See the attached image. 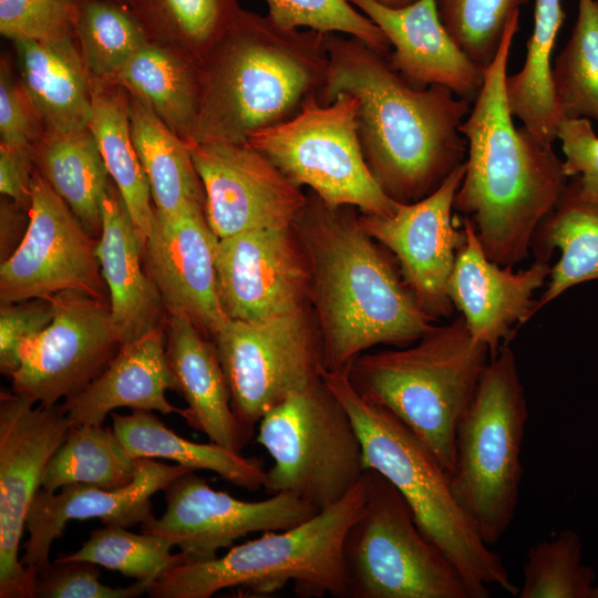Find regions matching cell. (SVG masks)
<instances>
[{
	"mask_svg": "<svg viewBox=\"0 0 598 598\" xmlns=\"http://www.w3.org/2000/svg\"><path fill=\"white\" fill-rule=\"evenodd\" d=\"M293 228L310 271L309 303L327 370L348 368L378 344L416 342L435 321L400 269L359 225L355 207L310 190Z\"/></svg>",
	"mask_w": 598,
	"mask_h": 598,
	"instance_id": "obj_2",
	"label": "cell"
},
{
	"mask_svg": "<svg viewBox=\"0 0 598 598\" xmlns=\"http://www.w3.org/2000/svg\"><path fill=\"white\" fill-rule=\"evenodd\" d=\"M29 225V210L9 197L0 203V257L8 259L22 241Z\"/></svg>",
	"mask_w": 598,
	"mask_h": 598,
	"instance_id": "obj_49",
	"label": "cell"
},
{
	"mask_svg": "<svg viewBox=\"0 0 598 598\" xmlns=\"http://www.w3.org/2000/svg\"><path fill=\"white\" fill-rule=\"evenodd\" d=\"M189 471L179 464L141 457L134 480L121 488L73 484L50 492L40 487L28 512L29 538L22 545L21 563L37 574L47 567L52 543L62 536L71 519L99 518L104 525L126 528L144 524L153 516L152 496Z\"/></svg>",
	"mask_w": 598,
	"mask_h": 598,
	"instance_id": "obj_22",
	"label": "cell"
},
{
	"mask_svg": "<svg viewBox=\"0 0 598 598\" xmlns=\"http://www.w3.org/2000/svg\"><path fill=\"white\" fill-rule=\"evenodd\" d=\"M100 566L85 560L55 559L39 570L34 598H135L147 594L151 585L135 581L127 587H111L99 580Z\"/></svg>",
	"mask_w": 598,
	"mask_h": 598,
	"instance_id": "obj_45",
	"label": "cell"
},
{
	"mask_svg": "<svg viewBox=\"0 0 598 598\" xmlns=\"http://www.w3.org/2000/svg\"><path fill=\"white\" fill-rule=\"evenodd\" d=\"M33 164L86 231L99 239L102 202L111 182L90 127L71 133L45 132L34 150Z\"/></svg>",
	"mask_w": 598,
	"mask_h": 598,
	"instance_id": "obj_31",
	"label": "cell"
},
{
	"mask_svg": "<svg viewBox=\"0 0 598 598\" xmlns=\"http://www.w3.org/2000/svg\"><path fill=\"white\" fill-rule=\"evenodd\" d=\"M327 34L282 29L267 16L240 9L202 62V105L192 143H247L251 134L298 113L323 84Z\"/></svg>",
	"mask_w": 598,
	"mask_h": 598,
	"instance_id": "obj_4",
	"label": "cell"
},
{
	"mask_svg": "<svg viewBox=\"0 0 598 598\" xmlns=\"http://www.w3.org/2000/svg\"><path fill=\"white\" fill-rule=\"evenodd\" d=\"M553 82L563 117L598 121V0H578L577 19L556 58Z\"/></svg>",
	"mask_w": 598,
	"mask_h": 598,
	"instance_id": "obj_38",
	"label": "cell"
},
{
	"mask_svg": "<svg viewBox=\"0 0 598 598\" xmlns=\"http://www.w3.org/2000/svg\"><path fill=\"white\" fill-rule=\"evenodd\" d=\"M565 19L561 0H535L534 28L522 70L507 75L509 112L542 143L551 145L563 118L553 82L551 52Z\"/></svg>",
	"mask_w": 598,
	"mask_h": 598,
	"instance_id": "obj_34",
	"label": "cell"
},
{
	"mask_svg": "<svg viewBox=\"0 0 598 598\" xmlns=\"http://www.w3.org/2000/svg\"><path fill=\"white\" fill-rule=\"evenodd\" d=\"M127 93L131 135L150 183L154 209L173 215L188 204L205 207L202 181L188 144L140 99Z\"/></svg>",
	"mask_w": 598,
	"mask_h": 598,
	"instance_id": "obj_33",
	"label": "cell"
},
{
	"mask_svg": "<svg viewBox=\"0 0 598 598\" xmlns=\"http://www.w3.org/2000/svg\"><path fill=\"white\" fill-rule=\"evenodd\" d=\"M151 41L200 63L233 23L238 0H125Z\"/></svg>",
	"mask_w": 598,
	"mask_h": 598,
	"instance_id": "obj_36",
	"label": "cell"
},
{
	"mask_svg": "<svg viewBox=\"0 0 598 598\" xmlns=\"http://www.w3.org/2000/svg\"><path fill=\"white\" fill-rule=\"evenodd\" d=\"M217 240L204 205L188 204L173 215L154 209L152 230L143 245L144 268L165 312L185 317L210 340L229 321L218 292Z\"/></svg>",
	"mask_w": 598,
	"mask_h": 598,
	"instance_id": "obj_20",
	"label": "cell"
},
{
	"mask_svg": "<svg viewBox=\"0 0 598 598\" xmlns=\"http://www.w3.org/2000/svg\"><path fill=\"white\" fill-rule=\"evenodd\" d=\"M385 34L391 66L415 87L443 85L468 102L476 100L484 68L455 43L441 21L436 0L391 8L378 0H349Z\"/></svg>",
	"mask_w": 598,
	"mask_h": 598,
	"instance_id": "obj_23",
	"label": "cell"
},
{
	"mask_svg": "<svg viewBox=\"0 0 598 598\" xmlns=\"http://www.w3.org/2000/svg\"><path fill=\"white\" fill-rule=\"evenodd\" d=\"M174 546L162 535L134 534L123 526L105 525L93 529L79 550L58 559L90 561L152 587L167 570L184 563L181 551L172 554Z\"/></svg>",
	"mask_w": 598,
	"mask_h": 598,
	"instance_id": "obj_39",
	"label": "cell"
},
{
	"mask_svg": "<svg viewBox=\"0 0 598 598\" xmlns=\"http://www.w3.org/2000/svg\"><path fill=\"white\" fill-rule=\"evenodd\" d=\"M327 50L316 97L321 104L341 93L358 99V135L379 186L401 204L432 194L464 163L467 142L458 128L471 102L443 85L413 86L357 38L328 33Z\"/></svg>",
	"mask_w": 598,
	"mask_h": 598,
	"instance_id": "obj_1",
	"label": "cell"
},
{
	"mask_svg": "<svg viewBox=\"0 0 598 598\" xmlns=\"http://www.w3.org/2000/svg\"><path fill=\"white\" fill-rule=\"evenodd\" d=\"M72 423L61 403L0 393V598H34L37 573L19 559L31 503Z\"/></svg>",
	"mask_w": 598,
	"mask_h": 598,
	"instance_id": "obj_13",
	"label": "cell"
},
{
	"mask_svg": "<svg viewBox=\"0 0 598 598\" xmlns=\"http://www.w3.org/2000/svg\"><path fill=\"white\" fill-rule=\"evenodd\" d=\"M364 478V504L343 542L349 598H484L421 532L399 489L372 468Z\"/></svg>",
	"mask_w": 598,
	"mask_h": 598,
	"instance_id": "obj_9",
	"label": "cell"
},
{
	"mask_svg": "<svg viewBox=\"0 0 598 598\" xmlns=\"http://www.w3.org/2000/svg\"><path fill=\"white\" fill-rule=\"evenodd\" d=\"M80 0H0V33L11 40L74 37Z\"/></svg>",
	"mask_w": 598,
	"mask_h": 598,
	"instance_id": "obj_44",
	"label": "cell"
},
{
	"mask_svg": "<svg viewBox=\"0 0 598 598\" xmlns=\"http://www.w3.org/2000/svg\"><path fill=\"white\" fill-rule=\"evenodd\" d=\"M579 535L565 529L532 546L523 565L518 598H591L596 571L581 563Z\"/></svg>",
	"mask_w": 598,
	"mask_h": 598,
	"instance_id": "obj_40",
	"label": "cell"
},
{
	"mask_svg": "<svg viewBox=\"0 0 598 598\" xmlns=\"http://www.w3.org/2000/svg\"><path fill=\"white\" fill-rule=\"evenodd\" d=\"M529 0H436L445 29L460 49L486 68L496 56L509 19Z\"/></svg>",
	"mask_w": 598,
	"mask_h": 598,
	"instance_id": "obj_41",
	"label": "cell"
},
{
	"mask_svg": "<svg viewBox=\"0 0 598 598\" xmlns=\"http://www.w3.org/2000/svg\"><path fill=\"white\" fill-rule=\"evenodd\" d=\"M519 11L509 19L483 86L460 125L467 142L465 174L453 207L470 218L492 261L515 266L530 251L539 223L567 186L563 161L524 125L516 127L506 92V68Z\"/></svg>",
	"mask_w": 598,
	"mask_h": 598,
	"instance_id": "obj_3",
	"label": "cell"
},
{
	"mask_svg": "<svg viewBox=\"0 0 598 598\" xmlns=\"http://www.w3.org/2000/svg\"><path fill=\"white\" fill-rule=\"evenodd\" d=\"M527 420L516 358L506 343L491 357L458 423L448 473L454 498L488 546L504 536L515 517Z\"/></svg>",
	"mask_w": 598,
	"mask_h": 598,
	"instance_id": "obj_8",
	"label": "cell"
},
{
	"mask_svg": "<svg viewBox=\"0 0 598 598\" xmlns=\"http://www.w3.org/2000/svg\"><path fill=\"white\" fill-rule=\"evenodd\" d=\"M258 424L256 442L274 461L262 487L269 495L288 493L320 512L365 471L357 429L322 379L288 395Z\"/></svg>",
	"mask_w": 598,
	"mask_h": 598,
	"instance_id": "obj_10",
	"label": "cell"
},
{
	"mask_svg": "<svg viewBox=\"0 0 598 598\" xmlns=\"http://www.w3.org/2000/svg\"><path fill=\"white\" fill-rule=\"evenodd\" d=\"M166 391L178 392V384L167 360L163 323L122 344L106 369L62 404L72 425H103L118 408L182 414Z\"/></svg>",
	"mask_w": 598,
	"mask_h": 598,
	"instance_id": "obj_25",
	"label": "cell"
},
{
	"mask_svg": "<svg viewBox=\"0 0 598 598\" xmlns=\"http://www.w3.org/2000/svg\"><path fill=\"white\" fill-rule=\"evenodd\" d=\"M267 17L282 29H310L357 38L388 55L391 43L365 14L349 0H266Z\"/></svg>",
	"mask_w": 598,
	"mask_h": 598,
	"instance_id": "obj_42",
	"label": "cell"
},
{
	"mask_svg": "<svg viewBox=\"0 0 598 598\" xmlns=\"http://www.w3.org/2000/svg\"><path fill=\"white\" fill-rule=\"evenodd\" d=\"M365 499L364 473L339 502L288 529L265 532L221 557L183 563L150 588L152 598H209L227 588L268 595L292 582L297 596L349 597L343 542Z\"/></svg>",
	"mask_w": 598,
	"mask_h": 598,
	"instance_id": "obj_6",
	"label": "cell"
},
{
	"mask_svg": "<svg viewBox=\"0 0 598 598\" xmlns=\"http://www.w3.org/2000/svg\"><path fill=\"white\" fill-rule=\"evenodd\" d=\"M112 429L135 458H165L193 471L205 470L248 491L264 487L266 470L258 457L245 456L219 444L197 443L169 430L152 411L111 413Z\"/></svg>",
	"mask_w": 598,
	"mask_h": 598,
	"instance_id": "obj_30",
	"label": "cell"
},
{
	"mask_svg": "<svg viewBox=\"0 0 598 598\" xmlns=\"http://www.w3.org/2000/svg\"><path fill=\"white\" fill-rule=\"evenodd\" d=\"M348 368H324L321 379L357 429L365 470L379 472L399 489L421 532L484 598L489 597L488 586L517 596L519 587L511 580L502 556L482 539L454 498L448 473L439 458L394 414L362 396L351 383Z\"/></svg>",
	"mask_w": 598,
	"mask_h": 598,
	"instance_id": "obj_5",
	"label": "cell"
},
{
	"mask_svg": "<svg viewBox=\"0 0 598 598\" xmlns=\"http://www.w3.org/2000/svg\"><path fill=\"white\" fill-rule=\"evenodd\" d=\"M165 349L169 367L187 408L182 416L209 442L243 453L254 427L236 414L216 347L188 319L166 313Z\"/></svg>",
	"mask_w": 598,
	"mask_h": 598,
	"instance_id": "obj_24",
	"label": "cell"
},
{
	"mask_svg": "<svg viewBox=\"0 0 598 598\" xmlns=\"http://www.w3.org/2000/svg\"><path fill=\"white\" fill-rule=\"evenodd\" d=\"M74 38L92 82L115 83L130 59L151 41L127 4L80 0Z\"/></svg>",
	"mask_w": 598,
	"mask_h": 598,
	"instance_id": "obj_37",
	"label": "cell"
},
{
	"mask_svg": "<svg viewBox=\"0 0 598 598\" xmlns=\"http://www.w3.org/2000/svg\"><path fill=\"white\" fill-rule=\"evenodd\" d=\"M32 169L23 166L8 150L0 146V192L28 210L31 206Z\"/></svg>",
	"mask_w": 598,
	"mask_h": 598,
	"instance_id": "obj_48",
	"label": "cell"
},
{
	"mask_svg": "<svg viewBox=\"0 0 598 598\" xmlns=\"http://www.w3.org/2000/svg\"><path fill=\"white\" fill-rule=\"evenodd\" d=\"M238 417L255 427L291 393L321 379V338L310 307L260 321H229L212 339Z\"/></svg>",
	"mask_w": 598,
	"mask_h": 598,
	"instance_id": "obj_12",
	"label": "cell"
},
{
	"mask_svg": "<svg viewBox=\"0 0 598 598\" xmlns=\"http://www.w3.org/2000/svg\"><path fill=\"white\" fill-rule=\"evenodd\" d=\"M464 174L465 162L432 194L398 203L392 215L358 214L361 228L395 256L405 283L434 320L454 308L447 283L466 233L455 226L452 210Z\"/></svg>",
	"mask_w": 598,
	"mask_h": 598,
	"instance_id": "obj_18",
	"label": "cell"
},
{
	"mask_svg": "<svg viewBox=\"0 0 598 598\" xmlns=\"http://www.w3.org/2000/svg\"><path fill=\"white\" fill-rule=\"evenodd\" d=\"M215 267L229 319L260 321L310 307L309 266L293 227L218 238Z\"/></svg>",
	"mask_w": 598,
	"mask_h": 598,
	"instance_id": "obj_19",
	"label": "cell"
},
{
	"mask_svg": "<svg viewBox=\"0 0 598 598\" xmlns=\"http://www.w3.org/2000/svg\"><path fill=\"white\" fill-rule=\"evenodd\" d=\"M358 106V99L348 93L330 104L311 95L292 117L251 134L247 143L330 206L392 215L398 203L379 186L362 152Z\"/></svg>",
	"mask_w": 598,
	"mask_h": 598,
	"instance_id": "obj_11",
	"label": "cell"
},
{
	"mask_svg": "<svg viewBox=\"0 0 598 598\" xmlns=\"http://www.w3.org/2000/svg\"><path fill=\"white\" fill-rule=\"evenodd\" d=\"M92 109L89 127L143 246L152 230L154 207L150 183L131 135L128 93L117 83L92 82Z\"/></svg>",
	"mask_w": 598,
	"mask_h": 598,
	"instance_id": "obj_32",
	"label": "cell"
},
{
	"mask_svg": "<svg viewBox=\"0 0 598 598\" xmlns=\"http://www.w3.org/2000/svg\"><path fill=\"white\" fill-rule=\"evenodd\" d=\"M52 322L22 348L12 392L51 406L82 392L121 348L110 302L68 290L50 297Z\"/></svg>",
	"mask_w": 598,
	"mask_h": 598,
	"instance_id": "obj_15",
	"label": "cell"
},
{
	"mask_svg": "<svg viewBox=\"0 0 598 598\" xmlns=\"http://www.w3.org/2000/svg\"><path fill=\"white\" fill-rule=\"evenodd\" d=\"M195 472L172 481L164 489L163 515H153L142 524V532L165 536L179 547L184 563L210 560L220 548L250 533L288 529L318 513L311 504L288 493L241 501L215 491Z\"/></svg>",
	"mask_w": 598,
	"mask_h": 598,
	"instance_id": "obj_16",
	"label": "cell"
},
{
	"mask_svg": "<svg viewBox=\"0 0 598 598\" xmlns=\"http://www.w3.org/2000/svg\"><path fill=\"white\" fill-rule=\"evenodd\" d=\"M463 227L466 240L456 254L447 295L473 338L486 344L493 357L539 310L534 295L551 268L537 259L520 270L501 266L485 255L470 218H464Z\"/></svg>",
	"mask_w": 598,
	"mask_h": 598,
	"instance_id": "obj_21",
	"label": "cell"
},
{
	"mask_svg": "<svg viewBox=\"0 0 598 598\" xmlns=\"http://www.w3.org/2000/svg\"><path fill=\"white\" fill-rule=\"evenodd\" d=\"M555 248L560 250V258L550 269L538 309L570 287L598 279V199L581 194L577 176L567 184L532 239L530 249L537 260L548 261Z\"/></svg>",
	"mask_w": 598,
	"mask_h": 598,
	"instance_id": "obj_29",
	"label": "cell"
},
{
	"mask_svg": "<svg viewBox=\"0 0 598 598\" xmlns=\"http://www.w3.org/2000/svg\"><path fill=\"white\" fill-rule=\"evenodd\" d=\"M97 241L34 168L27 233L0 266L1 306L68 290L107 301Z\"/></svg>",
	"mask_w": 598,
	"mask_h": 598,
	"instance_id": "obj_14",
	"label": "cell"
},
{
	"mask_svg": "<svg viewBox=\"0 0 598 598\" xmlns=\"http://www.w3.org/2000/svg\"><path fill=\"white\" fill-rule=\"evenodd\" d=\"M462 316L415 344L364 352L348 368L355 390L402 421L451 472L460 421L489 362Z\"/></svg>",
	"mask_w": 598,
	"mask_h": 598,
	"instance_id": "obj_7",
	"label": "cell"
},
{
	"mask_svg": "<svg viewBox=\"0 0 598 598\" xmlns=\"http://www.w3.org/2000/svg\"><path fill=\"white\" fill-rule=\"evenodd\" d=\"M591 598H598V585H595Z\"/></svg>",
	"mask_w": 598,
	"mask_h": 598,
	"instance_id": "obj_51",
	"label": "cell"
},
{
	"mask_svg": "<svg viewBox=\"0 0 598 598\" xmlns=\"http://www.w3.org/2000/svg\"><path fill=\"white\" fill-rule=\"evenodd\" d=\"M114 1L122 2V3H125V4H126V1H125V0H114Z\"/></svg>",
	"mask_w": 598,
	"mask_h": 598,
	"instance_id": "obj_52",
	"label": "cell"
},
{
	"mask_svg": "<svg viewBox=\"0 0 598 598\" xmlns=\"http://www.w3.org/2000/svg\"><path fill=\"white\" fill-rule=\"evenodd\" d=\"M378 1L386 7L401 8V7L411 4L415 2L416 0H378Z\"/></svg>",
	"mask_w": 598,
	"mask_h": 598,
	"instance_id": "obj_50",
	"label": "cell"
},
{
	"mask_svg": "<svg viewBox=\"0 0 598 598\" xmlns=\"http://www.w3.org/2000/svg\"><path fill=\"white\" fill-rule=\"evenodd\" d=\"M96 256L121 346L163 324L166 312L162 298L144 268L140 236L113 181L102 202Z\"/></svg>",
	"mask_w": 598,
	"mask_h": 598,
	"instance_id": "obj_26",
	"label": "cell"
},
{
	"mask_svg": "<svg viewBox=\"0 0 598 598\" xmlns=\"http://www.w3.org/2000/svg\"><path fill=\"white\" fill-rule=\"evenodd\" d=\"M45 133L44 125L31 104L19 76L8 59L0 63V146L8 150L23 166L34 169L33 153Z\"/></svg>",
	"mask_w": 598,
	"mask_h": 598,
	"instance_id": "obj_43",
	"label": "cell"
},
{
	"mask_svg": "<svg viewBox=\"0 0 598 598\" xmlns=\"http://www.w3.org/2000/svg\"><path fill=\"white\" fill-rule=\"evenodd\" d=\"M12 43L19 80L45 132L89 128L93 114L92 81L75 38Z\"/></svg>",
	"mask_w": 598,
	"mask_h": 598,
	"instance_id": "obj_27",
	"label": "cell"
},
{
	"mask_svg": "<svg viewBox=\"0 0 598 598\" xmlns=\"http://www.w3.org/2000/svg\"><path fill=\"white\" fill-rule=\"evenodd\" d=\"M205 194V216L217 238L293 227L307 194L248 143L188 144Z\"/></svg>",
	"mask_w": 598,
	"mask_h": 598,
	"instance_id": "obj_17",
	"label": "cell"
},
{
	"mask_svg": "<svg viewBox=\"0 0 598 598\" xmlns=\"http://www.w3.org/2000/svg\"><path fill=\"white\" fill-rule=\"evenodd\" d=\"M565 154L567 177L577 176L581 194L598 199V136L587 117H563L557 132Z\"/></svg>",
	"mask_w": 598,
	"mask_h": 598,
	"instance_id": "obj_47",
	"label": "cell"
},
{
	"mask_svg": "<svg viewBox=\"0 0 598 598\" xmlns=\"http://www.w3.org/2000/svg\"><path fill=\"white\" fill-rule=\"evenodd\" d=\"M136 471L137 458L127 452L113 429L71 425L44 470L41 487L56 492L68 485L86 484L116 489L128 485Z\"/></svg>",
	"mask_w": 598,
	"mask_h": 598,
	"instance_id": "obj_35",
	"label": "cell"
},
{
	"mask_svg": "<svg viewBox=\"0 0 598 598\" xmlns=\"http://www.w3.org/2000/svg\"><path fill=\"white\" fill-rule=\"evenodd\" d=\"M115 83L140 99L178 137L194 141L202 105V63L187 53L147 42Z\"/></svg>",
	"mask_w": 598,
	"mask_h": 598,
	"instance_id": "obj_28",
	"label": "cell"
},
{
	"mask_svg": "<svg viewBox=\"0 0 598 598\" xmlns=\"http://www.w3.org/2000/svg\"><path fill=\"white\" fill-rule=\"evenodd\" d=\"M54 318L51 298H34L0 309V371L11 377L20 367L23 346Z\"/></svg>",
	"mask_w": 598,
	"mask_h": 598,
	"instance_id": "obj_46",
	"label": "cell"
}]
</instances>
